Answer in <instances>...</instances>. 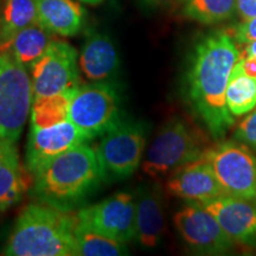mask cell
I'll return each mask as SVG.
<instances>
[{
    "label": "cell",
    "instance_id": "cell-1",
    "mask_svg": "<svg viewBox=\"0 0 256 256\" xmlns=\"http://www.w3.org/2000/svg\"><path fill=\"white\" fill-rule=\"evenodd\" d=\"M240 57L232 34L215 31L197 42L185 69V101L215 140L223 139L235 124L226 92Z\"/></svg>",
    "mask_w": 256,
    "mask_h": 256
},
{
    "label": "cell",
    "instance_id": "cell-2",
    "mask_svg": "<svg viewBox=\"0 0 256 256\" xmlns=\"http://www.w3.org/2000/svg\"><path fill=\"white\" fill-rule=\"evenodd\" d=\"M32 174L31 196L66 211L84 203L104 182L95 150L87 144L46 160Z\"/></svg>",
    "mask_w": 256,
    "mask_h": 256
},
{
    "label": "cell",
    "instance_id": "cell-3",
    "mask_svg": "<svg viewBox=\"0 0 256 256\" xmlns=\"http://www.w3.org/2000/svg\"><path fill=\"white\" fill-rule=\"evenodd\" d=\"M78 215L36 202L22 210L2 254L8 256H76Z\"/></svg>",
    "mask_w": 256,
    "mask_h": 256
},
{
    "label": "cell",
    "instance_id": "cell-4",
    "mask_svg": "<svg viewBox=\"0 0 256 256\" xmlns=\"http://www.w3.org/2000/svg\"><path fill=\"white\" fill-rule=\"evenodd\" d=\"M208 151L200 133L180 118H172L160 128L142 168L144 174L156 179L203 158Z\"/></svg>",
    "mask_w": 256,
    "mask_h": 256
},
{
    "label": "cell",
    "instance_id": "cell-5",
    "mask_svg": "<svg viewBox=\"0 0 256 256\" xmlns=\"http://www.w3.org/2000/svg\"><path fill=\"white\" fill-rule=\"evenodd\" d=\"M147 142L146 124L134 120H120L102 136L95 150L104 183L130 178L144 158Z\"/></svg>",
    "mask_w": 256,
    "mask_h": 256
},
{
    "label": "cell",
    "instance_id": "cell-6",
    "mask_svg": "<svg viewBox=\"0 0 256 256\" xmlns=\"http://www.w3.org/2000/svg\"><path fill=\"white\" fill-rule=\"evenodd\" d=\"M121 98L110 82L78 86L69 106L68 119L89 140L102 136L121 120Z\"/></svg>",
    "mask_w": 256,
    "mask_h": 256
},
{
    "label": "cell",
    "instance_id": "cell-7",
    "mask_svg": "<svg viewBox=\"0 0 256 256\" xmlns=\"http://www.w3.org/2000/svg\"><path fill=\"white\" fill-rule=\"evenodd\" d=\"M32 84L25 66L0 52V138L17 142L31 113Z\"/></svg>",
    "mask_w": 256,
    "mask_h": 256
},
{
    "label": "cell",
    "instance_id": "cell-8",
    "mask_svg": "<svg viewBox=\"0 0 256 256\" xmlns=\"http://www.w3.org/2000/svg\"><path fill=\"white\" fill-rule=\"evenodd\" d=\"M206 156L228 196L256 200V158L250 147L228 140L209 150Z\"/></svg>",
    "mask_w": 256,
    "mask_h": 256
},
{
    "label": "cell",
    "instance_id": "cell-9",
    "mask_svg": "<svg viewBox=\"0 0 256 256\" xmlns=\"http://www.w3.org/2000/svg\"><path fill=\"white\" fill-rule=\"evenodd\" d=\"M32 100L78 87V52L69 43L54 40L30 66Z\"/></svg>",
    "mask_w": 256,
    "mask_h": 256
},
{
    "label": "cell",
    "instance_id": "cell-10",
    "mask_svg": "<svg viewBox=\"0 0 256 256\" xmlns=\"http://www.w3.org/2000/svg\"><path fill=\"white\" fill-rule=\"evenodd\" d=\"M174 224L188 249L200 255H224L234 241L222 226L198 202H190L174 216Z\"/></svg>",
    "mask_w": 256,
    "mask_h": 256
},
{
    "label": "cell",
    "instance_id": "cell-11",
    "mask_svg": "<svg viewBox=\"0 0 256 256\" xmlns=\"http://www.w3.org/2000/svg\"><path fill=\"white\" fill-rule=\"evenodd\" d=\"M76 215L80 223L107 238L124 243L136 240V196L130 192H118Z\"/></svg>",
    "mask_w": 256,
    "mask_h": 256
},
{
    "label": "cell",
    "instance_id": "cell-12",
    "mask_svg": "<svg viewBox=\"0 0 256 256\" xmlns=\"http://www.w3.org/2000/svg\"><path fill=\"white\" fill-rule=\"evenodd\" d=\"M88 142L86 134L70 120L48 127H30L25 154L26 168L32 174L46 160Z\"/></svg>",
    "mask_w": 256,
    "mask_h": 256
},
{
    "label": "cell",
    "instance_id": "cell-13",
    "mask_svg": "<svg viewBox=\"0 0 256 256\" xmlns=\"http://www.w3.org/2000/svg\"><path fill=\"white\" fill-rule=\"evenodd\" d=\"M222 226L229 238L243 247L256 248V203L220 196L200 203Z\"/></svg>",
    "mask_w": 256,
    "mask_h": 256
},
{
    "label": "cell",
    "instance_id": "cell-14",
    "mask_svg": "<svg viewBox=\"0 0 256 256\" xmlns=\"http://www.w3.org/2000/svg\"><path fill=\"white\" fill-rule=\"evenodd\" d=\"M166 191L171 196L198 203L226 194L206 156L172 172Z\"/></svg>",
    "mask_w": 256,
    "mask_h": 256
},
{
    "label": "cell",
    "instance_id": "cell-15",
    "mask_svg": "<svg viewBox=\"0 0 256 256\" xmlns=\"http://www.w3.org/2000/svg\"><path fill=\"white\" fill-rule=\"evenodd\" d=\"M136 196V240L145 248H154L165 234V212L162 192L158 184L140 185Z\"/></svg>",
    "mask_w": 256,
    "mask_h": 256
},
{
    "label": "cell",
    "instance_id": "cell-16",
    "mask_svg": "<svg viewBox=\"0 0 256 256\" xmlns=\"http://www.w3.org/2000/svg\"><path fill=\"white\" fill-rule=\"evenodd\" d=\"M120 58L116 48L107 34L90 32L80 56V68L90 82H110L119 72Z\"/></svg>",
    "mask_w": 256,
    "mask_h": 256
},
{
    "label": "cell",
    "instance_id": "cell-17",
    "mask_svg": "<svg viewBox=\"0 0 256 256\" xmlns=\"http://www.w3.org/2000/svg\"><path fill=\"white\" fill-rule=\"evenodd\" d=\"M87 12L75 0H37V22L51 34H78L84 26Z\"/></svg>",
    "mask_w": 256,
    "mask_h": 256
},
{
    "label": "cell",
    "instance_id": "cell-18",
    "mask_svg": "<svg viewBox=\"0 0 256 256\" xmlns=\"http://www.w3.org/2000/svg\"><path fill=\"white\" fill-rule=\"evenodd\" d=\"M14 144L0 138V211L19 203L26 188Z\"/></svg>",
    "mask_w": 256,
    "mask_h": 256
},
{
    "label": "cell",
    "instance_id": "cell-19",
    "mask_svg": "<svg viewBox=\"0 0 256 256\" xmlns=\"http://www.w3.org/2000/svg\"><path fill=\"white\" fill-rule=\"evenodd\" d=\"M52 40L51 32L36 22L19 31L2 54H8L19 64L30 69Z\"/></svg>",
    "mask_w": 256,
    "mask_h": 256
},
{
    "label": "cell",
    "instance_id": "cell-20",
    "mask_svg": "<svg viewBox=\"0 0 256 256\" xmlns=\"http://www.w3.org/2000/svg\"><path fill=\"white\" fill-rule=\"evenodd\" d=\"M37 22V0H0V52L14 37Z\"/></svg>",
    "mask_w": 256,
    "mask_h": 256
},
{
    "label": "cell",
    "instance_id": "cell-21",
    "mask_svg": "<svg viewBox=\"0 0 256 256\" xmlns=\"http://www.w3.org/2000/svg\"><path fill=\"white\" fill-rule=\"evenodd\" d=\"M226 100L234 116L247 114L256 107V78L243 72L240 60L230 75Z\"/></svg>",
    "mask_w": 256,
    "mask_h": 256
},
{
    "label": "cell",
    "instance_id": "cell-22",
    "mask_svg": "<svg viewBox=\"0 0 256 256\" xmlns=\"http://www.w3.org/2000/svg\"><path fill=\"white\" fill-rule=\"evenodd\" d=\"M76 88L32 100L30 127H48L69 120V106Z\"/></svg>",
    "mask_w": 256,
    "mask_h": 256
},
{
    "label": "cell",
    "instance_id": "cell-23",
    "mask_svg": "<svg viewBox=\"0 0 256 256\" xmlns=\"http://www.w3.org/2000/svg\"><path fill=\"white\" fill-rule=\"evenodd\" d=\"M179 8L183 17L211 25L232 18L235 14L236 0H183Z\"/></svg>",
    "mask_w": 256,
    "mask_h": 256
},
{
    "label": "cell",
    "instance_id": "cell-24",
    "mask_svg": "<svg viewBox=\"0 0 256 256\" xmlns=\"http://www.w3.org/2000/svg\"><path fill=\"white\" fill-rule=\"evenodd\" d=\"M78 255L82 256H119L128 255L124 242L107 238L94 230L78 223L75 230Z\"/></svg>",
    "mask_w": 256,
    "mask_h": 256
},
{
    "label": "cell",
    "instance_id": "cell-25",
    "mask_svg": "<svg viewBox=\"0 0 256 256\" xmlns=\"http://www.w3.org/2000/svg\"><path fill=\"white\" fill-rule=\"evenodd\" d=\"M234 139L256 150V107L236 127Z\"/></svg>",
    "mask_w": 256,
    "mask_h": 256
},
{
    "label": "cell",
    "instance_id": "cell-26",
    "mask_svg": "<svg viewBox=\"0 0 256 256\" xmlns=\"http://www.w3.org/2000/svg\"><path fill=\"white\" fill-rule=\"evenodd\" d=\"M232 36L234 40L240 44H248L256 40V18L238 25L232 32Z\"/></svg>",
    "mask_w": 256,
    "mask_h": 256
},
{
    "label": "cell",
    "instance_id": "cell-27",
    "mask_svg": "<svg viewBox=\"0 0 256 256\" xmlns=\"http://www.w3.org/2000/svg\"><path fill=\"white\" fill-rule=\"evenodd\" d=\"M183 0H138V4L146 12L174 11L179 8Z\"/></svg>",
    "mask_w": 256,
    "mask_h": 256
},
{
    "label": "cell",
    "instance_id": "cell-28",
    "mask_svg": "<svg viewBox=\"0 0 256 256\" xmlns=\"http://www.w3.org/2000/svg\"><path fill=\"white\" fill-rule=\"evenodd\" d=\"M236 10L243 22L256 18V0H236Z\"/></svg>",
    "mask_w": 256,
    "mask_h": 256
},
{
    "label": "cell",
    "instance_id": "cell-29",
    "mask_svg": "<svg viewBox=\"0 0 256 256\" xmlns=\"http://www.w3.org/2000/svg\"><path fill=\"white\" fill-rule=\"evenodd\" d=\"M241 60L243 72L252 78H256V57L255 56H241Z\"/></svg>",
    "mask_w": 256,
    "mask_h": 256
},
{
    "label": "cell",
    "instance_id": "cell-30",
    "mask_svg": "<svg viewBox=\"0 0 256 256\" xmlns=\"http://www.w3.org/2000/svg\"><path fill=\"white\" fill-rule=\"evenodd\" d=\"M243 52H244V55H241V56H255L256 57V40L248 43L247 48H246Z\"/></svg>",
    "mask_w": 256,
    "mask_h": 256
},
{
    "label": "cell",
    "instance_id": "cell-31",
    "mask_svg": "<svg viewBox=\"0 0 256 256\" xmlns=\"http://www.w3.org/2000/svg\"><path fill=\"white\" fill-rule=\"evenodd\" d=\"M81 2H86V4L96 5V4H100V2H104V0H81Z\"/></svg>",
    "mask_w": 256,
    "mask_h": 256
}]
</instances>
